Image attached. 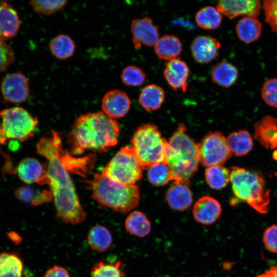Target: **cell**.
<instances>
[{"mask_svg": "<svg viewBox=\"0 0 277 277\" xmlns=\"http://www.w3.org/2000/svg\"><path fill=\"white\" fill-rule=\"evenodd\" d=\"M15 195L19 200L33 205H41L50 201L52 198L51 192L38 194L32 188L29 186L22 187L15 190Z\"/></svg>", "mask_w": 277, "mask_h": 277, "instance_id": "cell-35", "label": "cell"}, {"mask_svg": "<svg viewBox=\"0 0 277 277\" xmlns=\"http://www.w3.org/2000/svg\"><path fill=\"white\" fill-rule=\"evenodd\" d=\"M143 168L131 147L120 149L101 174L125 185H133L143 176Z\"/></svg>", "mask_w": 277, "mask_h": 277, "instance_id": "cell-8", "label": "cell"}, {"mask_svg": "<svg viewBox=\"0 0 277 277\" xmlns=\"http://www.w3.org/2000/svg\"><path fill=\"white\" fill-rule=\"evenodd\" d=\"M205 179L211 188L221 189L225 187L230 181V171L223 165L209 167L205 171Z\"/></svg>", "mask_w": 277, "mask_h": 277, "instance_id": "cell-31", "label": "cell"}, {"mask_svg": "<svg viewBox=\"0 0 277 277\" xmlns=\"http://www.w3.org/2000/svg\"><path fill=\"white\" fill-rule=\"evenodd\" d=\"M147 178L150 183L156 186H163L173 181L171 171L167 164H155L148 169Z\"/></svg>", "mask_w": 277, "mask_h": 277, "instance_id": "cell-32", "label": "cell"}, {"mask_svg": "<svg viewBox=\"0 0 277 277\" xmlns=\"http://www.w3.org/2000/svg\"><path fill=\"white\" fill-rule=\"evenodd\" d=\"M230 181L233 193L238 199L246 203L260 213H267L270 190L262 175L235 166L231 168Z\"/></svg>", "mask_w": 277, "mask_h": 277, "instance_id": "cell-5", "label": "cell"}, {"mask_svg": "<svg viewBox=\"0 0 277 277\" xmlns=\"http://www.w3.org/2000/svg\"><path fill=\"white\" fill-rule=\"evenodd\" d=\"M1 91L6 102H24L29 94L28 80L21 71L8 74L3 77Z\"/></svg>", "mask_w": 277, "mask_h": 277, "instance_id": "cell-10", "label": "cell"}, {"mask_svg": "<svg viewBox=\"0 0 277 277\" xmlns=\"http://www.w3.org/2000/svg\"><path fill=\"white\" fill-rule=\"evenodd\" d=\"M165 99V92L162 88L155 84L144 87L139 97L138 102L146 111H154L159 109Z\"/></svg>", "mask_w": 277, "mask_h": 277, "instance_id": "cell-24", "label": "cell"}, {"mask_svg": "<svg viewBox=\"0 0 277 277\" xmlns=\"http://www.w3.org/2000/svg\"><path fill=\"white\" fill-rule=\"evenodd\" d=\"M0 144L8 140L25 141L33 136L38 124L37 118L19 107L6 108L0 111Z\"/></svg>", "mask_w": 277, "mask_h": 277, "instance_id": "cell-7", "label": "cell"}, {"mask_svg": "<svg viewBox=\"0 0 277 277\" xmlns=\"http://www.w3.org/2000/svg\"><path fill=\"white\" fill-rule=\"evenodd\" d=\"M89 183L92 197L115 211L128 212L138 205L140 192L135 185H123L99 173Z\"/></svg>", "mask_w": 277, "mask_h": 277, "instance_id": "cell-4", "label": "cell"}, {"mask_svg": "<svg viewBox=\"0 0 277 277\" xmlns=\"http://www.w3.org/2000/svg\"><path fill=\"white\" fill-rule=\"evenodd\" d=\"M265 21L271 30L277 33V0H265L263 2Z\"/></svg>", "mask_w": 277, "mask_h": 277, "instance_id": "cell-38", "label": "cell"}, {"mask_svg": "<svg viewBox=\"0 0 277 277\" xmlns=\"http://www.w3.org/2000/svg\"><path fill=\"white\" fill-rule=\"evenodd\" d=\"M87 242L93 250L102 252L108 249L112 242V237L109 230L105 226L95 225L89 231Z\"/></svg>", "mask_w": 277, "mask_h": 277, "instance_id": "cell-28", "label": "cell"}, {"mask_svg": "<svg viewBox=\"0 0 277 277\" xmlns=\"http://www.w3.org/2000/svg\"><path fill=\"white\" fill-rule=\"evenodd\" d=\"M195 19L197 25L206 30L216 29L222 21L221 13L212 6H206L201 9L196 13Z\"/></svg>", "mask_w": 277, "mask_h": 277, "instance_id": "cell-30", "label": "cell"}, {"mask_svg": "<svg viewBox=\"0 0 277 277\" xmlns=\"http://www.w3.org/2000/svg\"><path fill=\"white\" fill-rule=\"evenodd\" d=\"M91 277H124V273L122 268V262L115 263L99 262L92 267Z\"/></svg>", "mask_w": 277, "mask_h": 277, "instance_id": "cell-33", "label": "cell"}, {"mask_svg": "<svg viewBox=\"0 0 277 277\" xmlns=\"http://www.w3.org/2000/svg\"><path fill=\"white\" fill-rule=\"evenodd\" d=\"M166 197L169 206L177 211L188 209L193 201L189 185L181 183H174L167 190Z\"/></svg>", "mask_w": 277, "mask_h": 277, "instance_id": "cell-20", "label": "cell"}, {"mask_svg": "<svg viewBox=\"0 0 277 277\" xmlns=\"http://www.w3.org/2000/svg\"><path fill=\"white\" fill-rule=\"evenodd\" d=\"M131 143V148L143 169H148L157 163L166 164L168 141L155 125L146 124L138 127L134 133Z\"/></svg>", "mask_w": 277, "mask_h": 277, "instance_id": "cell-6", "label": "cell"}, {"mask_svg": "<svg viewBox=\"0 0 277 277\" xmlns=\"http://www.w3.org/2000/svg\"><path fill=\"white\" fill-rule=\"evenodd\" d=\"M103 112L112 119L120 118L127 114L131 106L128 95L124 92L114 89L107 92L101 103Z\"/></svg>", "mask_w": 277, "mask_h": 277, "instance_id": "cell-13", "label": "cell"}, {"mask_svg": "<svg viewBox=\"0 0 277 277\" xmlns=\"http://www.w3.org/2000/svg\"><path fill=\"white\" fill-rule=\"evenodd\" d=\"M261 96L267 105L277 108V78L269 79L264 83Z\"/></svg>", "mask_w": 277, "mask_h": 277, "instance_id": "cell-37", "label": "cell"}, {"mask_svg": "<svg viewBox=\"0 0 277 277\" xmlns=\"http://www.w3.org/2000/svg\"><path fill=\"white\" fill-rule=\"evenodd\" d=\"M254 138L267 149L277 148V119L266 115L254 125Z\"/></svg>", "mask_w": 277, "mask_h": 277, "instance_id": "cell-18", "label": "cell"}, {"mask_svg": "<svg viewBox=\"0 0 277 277\" xmlns=\"http://www.w3.org/2000/svg\"><path fill=\"white\" fill-rule=\"evenodd\" d=\"M196 144L186 133L183 124L179 125L168 141L166 162L174 183L189 185L200 162Z\"/></svg>", "mask_w": 277, "mask_h": 277, "instance_id": "cell-3", "label": "cell"}, {"mask_svg": "<svg viewBox=\"0 0 277 277\" xmlns=\"http://www.w3.org/2000/svg\"><path fill=\"white\" fill-rule=\"evenodd\" d=\"M256 277H277V266H273L266 272L258 275Z\"/></svg>", "mask_w": 277, "mask_h": 277, "instance_id": "cell-42", "label": "cell"}, {"mask_svg": "<svg viewBox=\"0 0 277 277\" xmlns=\"http://www.w3.org/2000/svg\"><path fill=\"white\" fill-rule=\"evenodd\" d=\"M261 8V1L259 0L220 1L216 5L219 12L230 18L240 15L256 18L260 13Z\"/></svg>", "mask_w": 277, "mask_h": 277, "instance_id": "cell-12", "label": "cell"}, {"mask_svg": "<svg viewBox=\"0 0 277 277\" xmlns=\"http://www.w3.org/2000/svg\"><path fill=\"white\" fill-rule=\"evenodd\" d=\"M36 150L45 157L47 184L50 186L57 217L66 224H77L83 222L87 213L81 206L69 171L80 168L87 172L86 156L75 159L62 149L61 138L58 133L52 131V136H46L37 142Z\"/></svg>", "mask_w": 277, "mask_h": 277, "instance_id": "cell-1", "label": "cell"}, {"mask_svg": "<svg viewBox=\"0 0 277 277\" xmlns=\"http://www.w3.org/2000/svg\"><path fill=\"white\" fill-rule=\"evenodd\" d=\"M222 213V207L215 199L204 196L195 203L192 210L193 216L197 223L210 225L215 223Z\"/></svg>", "mask_w": 277, "mask_h": 277, "instance_id": "cell-14", "label": "cell"}, {"mask_svg": "<svg viewBox=\"0 0 277 277\" xmlns=\"http://www.w3.org/2000/svg\"><path fill=\"white\" fill-rule=\"evenodd\" d=\"M265 246L270 251L277 253V225H273L266 229L263 234Z\"/></svg>", "mask_w": 277, "mask_h": 277, "instance_id": "cell-40", "label": "cell"}, {"mask_svg": "<svg viewBox=\"0 0 277 277\" xmlns=\"http://www.w3.org/2000/svg\"><path fill=\"white\" fill-rule=\"evenodd\" d=\"M131 31L132 41L136 49L143 45L148 47L154 46L159 39L158 28L148 17L133 20Z\"/></svg>", "mask_w": 277, "mask_h": 277, "instance_id": "cell-11", "label": "cell"}, {"mask_svg": "<svg viewBox=\"0 0 277 277\" xmlns=\"http://www.w3.org/2000/svg\"><path fill=\"white\" fill-rule=\"evenodd\" d=\"M66 0H33L29 2L33 11L42 15H51L63 10L67 5Z\"/></svg>", "mask_w": 277, "mask_h": 277, "instance_id": "cell-34", "label": "cell"}, {"mask_svg": "<svg viewBox=\"0 0 277 277\" xmlns=\"http://www.w3.org/2000/svg\"><path fill=\"white\" fill-rule=\"evenodd\" d=\"M24 269L21 256L15 252L0 253V277H22Z\"/></svg>", "mask_w": 277, "mask_h": 277, "instance_id": "cell-23", "label": "cell"}, {"mask_svg": "<svg viewBox=\"0 0 277 277\" xmlns=\"http://www.w3.org/2000/svg\"><path fill=\"white\" fill-rule=\"evenodd\" d=\"M52 54L58 60H66L71 57L75 50L74 41L69 35L61 34L54 37L50 42Z\"/></svg>", "mask_w": 277, "mask_h": 277, "instance_id": "cell-29", "label": "cell"}, {"mask_svg": "<svg viewBox=\"0 0 277 277\" xmlns=\"http://www.w3.org/2000/svg\"><path fill=\"white\" fill-rule=\"evenodd\" d=\"M15 60L12 47L0 38V73L5 71Z\"/></svg>", "mask_w": 277, "mask_h": 277, "instance_id": "cell-39", "label": "cell"}, {"mask_svg": "<svg viewBox=\"0 0 277 277\" xmlns=\"http://www.w3.org/2000/svg\"><path fill=\"white\" fill-rule=\"evenodd\" d=\"M8 235L9 238L16 244H18L22 242V237L15 232H10Z\"/></svg>", "mask_w": 277, "mask_h": 277, "instance_id": "cell-43", "label": "cell"}, {"mask_svg": "<svg viewBox=\"0 0 277 277\" xmlns=\"http://www.w3.org/2000/svg\"><path fill=\"white\" fill-rule=\"evenodd\" d=\"M189 74L188 66L180 58H174L165 63V78L170 87L174 90L181 89L183 92L186 91Z\"/></svg>", "mask_w": 277, "mask_h": 277, "instance_id": "cell-17", "label": "cell"}, {"mask_svg": "<svg viewBox=\"0 0 277 277\" xmlns=\"http://www.w3.org/2000/svg\"><path fill=\"white\" fill-rule=\"evenodd\" d=\"M120 130L118 122L103 111L82 114L74 121L68 135L72 153L106 152L117 144Z\"/></svg>", "mask_w": 277, "mask_h": 277, "instance_id": "cell-2", "label": "cell"}, {"mask_svg": "<svg viewBox=\"0 0 277 277\" xmlns=\"http://www.w3.org/2000/svg\"><path fill=\"white\" fill-rule=\"evenodd\" d=\"M213 82L223 87H229L236 81L238 77L237 68L233 64L222 61L216 64L211 73Z\"/></svg>", "mask_w": 277, "mask_h": 277, "instance_id": "cell-26", "label": "cell"}, {"mask_svg": "<svg viewBox=\"0 0 277 277\" xmlns=\"http://www.w3.org/2000/svg\"><path fill=\"white\" fill-rule=\"evenodd\" d=\"M226 140L231 152L237 156L246 155L253 148V138L250 133L245 130L232 132Z\"/></svg>", "mask_w": 277, "mask_h": 277, "instance_id": "cell-25", "label": "cell"}, {"mask_svg": "<svg viewBox=\"0 0 277 277\" xmlns=\"http://www.w3.org/2000/svg\"><path fill=\"white\" fill-rule=\"evenodd\" d=\"M182 49L181 41L172 35H165L159 38L154 45V52L159 58L167 61L176 58Z\"/></svg>", "mask_w": 277, "mask_h": 277, "instance_id": "cell-21", "label": "cell"}, {"mask_svg": "<svg viewBox=\"0 0 277 277\" xmlns=\"http://www.w3.org/2000/svg\"><path fill=\"white\" fill-rule=\"evenodd\" d=\"M44 277H70V275L66 269L55 265L46 271Z\"/></svg>", "mask_w": 277, "mask_h": 277, "instance_id": "cell-41", "label": "cell"}, {"mask_svg": "<svg viewBox=\"0 0 277 277\" xmlns=\"http://www.w3.org/2000/svg\"><path fill=\"white\" fill-rule=\"evenodd\" d=\"M24 183H34L40 185L47 183L45 165L42 164L37 159L27 157L22 160L15 168V172Z\"/></svg>", "mask_w": 277, "mask_h": 277, "instance_id": "cell-16", "label": "cell"}, {"mask_svg": "<svg viewBox=\"0 0 277 277\" xmlns=\"http://www.w3.org/2000/svg\"><path fill=\"white\" fill-rule=\"evenodd\" d=\"M21 22L17 11L9 3H0V38L6 41L17 34Z\"/></svg>", "mask_w": 277, "mask_h": 277, "instance_id": "cell-19", "label": "cell"}, {"mask_svg": "<svg viewBox=\"0 0 277 277\" xmlns=\"http://www.w3.org/2000/svg\"><path fill=\"white\" fill-rule=\"evenodd\" d=\"M125 227L130 234L143 238L150 232L151 224L144 213L135 211L127 216L125 221Z\"/></svg>", "mask_w": 277, "mask_h": 277, "instance_id": "cell-27", "label": "cell"}, {"mask_svg": "<svg viewBox=\"0 0 277 277\" xmlns=\"http://www.w3.org/2000/svg\"><path fill=\"white\" fill-rule=\"evenodd\" d=\"M196 145L199 162L205 167L222 165L231 155L226 138L220 132L208 133Z\"/></svg>", "mask_w": 277, "mask_h": 277, "instance_id": "cell-9", "label": "cell"}, {"mask_svg": "<svg viewBox=\"0 0 277 277\" xmlns=\"http://www.w3.org/2000/svg\"><path fill=\"white\" fill-rule=\"evenodd\" d=\"M122 83L127 86H140L146 78L144 72L139 67L130 65L125 67L121 75Z\"/></svg>", "mask_w": 277, "mask_h": 277, "instance_id": "cell-36", "label": "cell"}, {"mask_svg": "<svg viewBox=\"0 0 277 277\" xmlns=\"http://www.w3.org/2000/svg\"><path fill=\"white\" fill-rule=\"evenodd\" d=\"M262 24L256 18L244 17L237 23L235 31L238 38L246 43L256 41L262 33Z\"/></svg>", "mask_w": 277, "mask_h": 277, "instance_id": "cell-22", "label": "cell"}, {"mask_svg": "<svg viewBox=\"0 0 277 277\" xmlns=\"http://www.w3.org/2000/svg\"><path fill=\"white\" fill-rule=\"evenodd\" d=\"M221 48L219 41L212 36L200 35L194 38L191 45L192 55L200 64L209 63L218 55Z\"/></svg>", "mask_w": 277, "mask_h": 277, "instance_id": "cell-15", "label": "cell"}]
</instances>
